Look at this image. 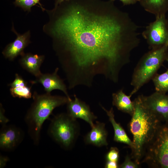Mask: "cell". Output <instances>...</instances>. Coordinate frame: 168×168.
<instances>
[{
    "label": "cell",
    "mask_w": 168,
    "mask_h": 168,
    "mask_svg": "<svg viewBox=\"0 0 168 168\" xmlns=\"http://www.w3.org/2000/svg\"><path fill=\"white\" fill-rule=\"evenodd\" d=\"M114 2L115 0H110ZM121 2L124 6L133 4L136 3L138 0H119Z\"/></svg>",
    "instance_id": "cell-27"
},
{
    "label": "cell",
    "mask_w": 168,
    "mask_h": 168,
    "mask_svg": "<svg viewBox=\"0 0 168 168\" xmlns=\"http://www.w3.org/2000/svg\"><path fill=\"white\" fill-rule=\"evenodd\" d=\"M152 80L156 91L165 94L168 93V69L163 73H157Z\"/></svg>",
    "instance_id": "cell-18"
},
{
    "label": "cell",
    "mask_w": 168,
    "mask_h": 168,
    "mask_svg": "<svg viewBox=\"0 0 168 168\" xmlns=\"http://www.w3.org/2000/svg\"><path fill=\"white\" fill-rule=\"evenodd\" d=\"M51 137L62 147L66 149L73 146L80 132L76 119L67 113H61L55 116L49 128Z\"/></svg>",
    "instance_id": "cell-6"
},
{
    "label": "cell",
    "mask_w": 168,
    "mask_h": 168,
    "mask_svg": "<svg viewBox=\"0 0 168 168\" xmlns=\"http://www.w3.org/2000/svg\"><path fill=\"white\" fill-rule=\"evenodd\" d=\"M43 26L72 89L91 87L101 75L118 82L140 43L139 27L110 0L65 1L50 10Z\"/></svg>",
    "instance_id": "cell-1"
},
{
    "label": "cell",
    "mask_w": 168,
    "mask_h": 168,
    "mask_svg": "<svg viewBox=\"0 0 168 168\" xmlns=\"http://www.w3.org/2000/svg\"><path fill=\"white\" fill-rule=\"evenodd\" d=\"M55 1V6H56L65 1L69 0H54Z\"/></svg>",
    "instance_id": "cell-28"
},
{
    "label": "cell",
    "mask_w": 168,
    "mask_h": 168,
    "mask_svg": "<svg viewBox=\"0 0 168 168\" xmlns=\"http://www.w3.org/2000/svg\"><path fill=\"white\" fill-rule=\"evenodd\" d=\"M144 10L156 17L165 16L168 11V0H138Z\"/></svg>",
    "instance_id": "cell-17"
},
{
    "label": "cell",
    "mask_w": 168,
    "mask_h": 168,
    "mask_svg": "<svg viewBox=\"0 0 168 168\" xmlns=\"http://www.w3.org/2000/svg\"><path fill=\"white\" fill-rule=\"evenodd\" d=\"M74 99L68 100L67 103V113L72 118L81 119L88 123L91 127L97 117L91 111L89 106L74 95Z\"/></svg>",
    "instance_id": "cell-9"
},
{
    "label": "cell",
    "mask_w": 168,
    "mask_h": 168,
    "mask_svg": "<svg viewBox=\"0 0 168 168\" xmlns=\"http://www.w3.org/2000/svg\"><path fill=\"white\" fill-rule=\"evenodd\" d=\"M145 108L161 122L168 123V94L156 91L148 96H139Z\"/></svg>",
    "instance_id": "cell-8"
},
{
    "label": "cell",
    "mask_w": 168,
    "mask_h": 168,
    "mask_svg": "<svg viewBox=\"0 0 168 168\" xmlns=\"http://www.w3.org/2000/svg\"><path fill=\"white\" fill-rule=\"evenodd\" d=\"M142 163L152 168H168V123L158 128L145 150Z\"/></svg>",
    "instance_id": "cell-5"
},
{
    "label": "cell",
    "mask_w": 168,
    "mask_h": 168,
    "mask_svg": "<svg viewBox=\"0 0 168 168\" xmlns=\"http://www.w3.org/2000/svg\"><path fill=\"white\" fill-rule=\"evenodd\" d=\"M106 161L118 162L119 157V151L115 147H111L106 155Z\"/></svg>",
    "instance_id": "cell-22"
},
{
    "label": "cell",
    "mask_w": 168,
    "mask_h": 168,
    "mask_svg": "<svg viewBox=\"0 0 168 168\" xmlns=\"http://www.w3.org/2000/svg\"><path fill=\"white\" fill-rule=\"evenodd\" d=\"M4 111L1 104L0 109V122L2 126L5 125L9 121V119L4 115Z\"/></svg>",
    "instance_id": "cell-24"
},
{
    "label": "cell",
    "mask_w": 168,
    "mask_h": 168,
    "mask_svg": "<svg viewBox=\"0 0 168 168\" xmlns=\"http://www.w3.org/2000/svg\"><path fill=\"white\" fill-rule=\"evenodd\" d=\"M168 62V56L166 58V60Z\"/></svg>",
    "instance_id": "cell-30"
},
{
    "label": "cell",
    "mask_w": 168,
    "mask_h": 168,
    "mask_svg": "<svg viewBox=\"0 0 168 168\" xmlns=\"http://www.w3.org/2000/svg\"><path fill=\"white\" fill-rule=\"evenodd\" d=\"M14 3L28 12H30L31 8L37 4L33 0H15Z\"/></svg>",
    "instance_id": "cell-20"
},
{
    "label": "cell",
    "mask_w": 168,
    "mask_h": 168,
    "mask_svg": "<svg viewBox=\"0 0 168 168\" xmlns=\"http://www.w3.org/2000/svg\"><path fill=\"white\" fill-rule=\"evenodd\" d=\"M91 128V131L84 137L85 143L98 147L107 146L108 144L107 141L108 132L105 124L96 121Z\"/></svg>",
    "instance_id": "cell-13"
},
{
    "label": "cell",
    "mask_w": 168,
    "mask_h": 168,
    "mask_svg": "<svg viewBox=\"0 0 168 168\" xmlns=\"http://www.w3.org/2000/svg\"><path fill=\"white\" fill-rule=\"evenodd\" d=\"M100 105L106 112L109 120L112 125L114 132V141L116 142L126 144L132 149L133 147V141L129 138L121 125L116 121L113 108L112 107L110 110H108L101 104H100Z\"/></svg>",
    "instance_id": "cell-15"
},
{
    "label": "cell",
    "mask_w": 168,
    "mask_h": 168,
    "mask_svg": "<svg viewBox=\"0 0 168 168\" xmlns=\"http://www.w3.org/2000/svg\"><path fill=\"white\" fill-rule=\"evenodd\" d=\"M12 30L16 35V38L14 41L8 44L2 52L4 57L11 61L19 55H23L24 49L31 43L29 31L21 34L17 32L13 26Z\"/></svg>",
    "instance_id": "cell-11"
},
{
    "label": "cell",
    "mask_w": 168,
    "mask_h": 168,
    "mask_svg": "<svg viewBox=\"0 0 168 168\" xmlns=\"http://www.w3.org/2000/svg\"><path fill=\"white\" fill-rule=\"evenodd\" d=\"M58 68H57L52 74H42L35 81L31 82L32 84L37 83L41 84L46 93H50L53 90L58 89L62 91L69 100L71 98L68 93L66 86L63 80L57 74Z\"/></svg>",
    "instance_id": "cell-12"
},
{
    "label": "cell",
    "mask_w": 168,
    "mask_h": 168,
    "mask_svg": "<svg viewBox=\"0 0 168 168\" xmlns=\"http://www.w3.org/2000/svg\"><path fill=\"white\" fill-rule=\"evenodd\" d=\"M133 101L134 111L128 124L133 136V147L130 155L140 165L145 150L161 122L145 108L139 96Z\"/></svg>",
    "instance_id": "cell-2"
},
{
    "label": "cell",
    "mask_w": 168,
    "mask_h": 168,
    "mask_svg": "<svg viewBox=\"0 0 168 168\" xmlns=\"http://www.w3.org/2000/svg\"><path fill=\"white\" fill-rule=\"evenodd\" d=\"M105 167L106 168H119V165L118 162L106 161Z\"/></svg>",
    "instance_id": "cell-25"
},
{
    "label": "cell",
    "mask_w": 168,
    "mask_h": 168,
    "mask_svg": "<svg viewBox=\"0 0 168 168\" xmlns=\"http://www.w3.org/2000/svg\"><path fill=\"white\" fill-rule=\"evenodd\" d=\"M33 0L34 1H35L37 3V4H39L42 10L43 11L45 10V9L42 7L41 4L40 3V0Z\"/></svg>",
    "instance_id": "cell-29"
},
{
    "label": "cell",
    "mask_w": 168,
    "mask_h": 168,
    "mask_svg": "<svg viewBox=\"0 0 168 168\" xmlns=\"http://www.w3.org/2000/svg\"><path fill=\"white\" fill-rule=\"evenodd\" d=\"M8 161L9 158L7 157L1 156H0V168H2L4 167Z\"/></svg>",
    "instance_id": "cell-26"
},
{
    "label": "cell",
    "mask_w": 168,
    "mask_h": 168,
    "mask_svg": "<svg viewBox=\"0 0 168 168\" xmlns=\"http://www.w3.org/2000/svg\"><path fill=\"white\" fill-rule=\"evenodd\" d=\"M21 56L19 60L21 66L36 78L40 77L42 74L40 68L44 61V56L30 53H24Z\"/></svg>",
    "instance_id": "cell-14"
},
{
    "label": "cell",
    "mask_w": 168,
    "mask_h": 168,
    "mask_svg": "<svg viewBox=\"0 0 168 168\" xmlns=\"http://www.w3.org/2000/svg\"><path fill=\"white\" fill-rule=\"evenodd\" d=\"M0 133V147L5 151L15 149L21 142L24 137L22 131L12 125L2 126Z\"/></svg>",
    "instance_id": "cell-10"
},
{
    "label": "cell",
    "mask_w": 168,
    "mask_h": 168,
    "mask_svg": "<svg viewBox=\"0 0 168 168\" xmlns=\"http://www.w3.org/2000/svg\"><path fill=\"white\" fill-rule=\"evenodd\" d=\"M27 82L18 74H15V78L14 81L8 85L11 87H16L26 86Z\"/></svg>",
    "instance_id": "cell-23"
},
{
    "label": "cell",
    "mask_w": 168,
    "mask_h": 168,
    "mask_svg": "<svg viewBox=\"0 0 168 168\" xmlns=\"http://www.w3.org/2000/svg\"><path fill=\"white\" fill-rule=\"evenodd\" d=\"M132 96L130 94L126 95L122 89H120L113 93L112 105L119 110L132 116L134 109L133 102L131 100Z\"/></svg>",
    "instance_id": "cell-16"
},
{
    "label": "cell",
    "mask_w": 168,
    "mask_h": 168,
    "mask_svg": "<svg viewBox=\"0 0 168 168\" xmlns=\"http://www.w3.org/2000/svg\"><path fill=\"white\" fill-rule=\"evenodd\" d=\"M168 56V44L151 49L142 56L133 73L130 84L133 89L130 95L135 94L152 79Z\"/></svg>",
    "instance_id": "cell-4"
},
{
    "label": "cell",
    "mask_w": 168,
    "mask_h": 168,
    "mask_svg": "<svg viewBox=\"0 0 168 168\" xmlns=\"http://www.w3.org/2000/svg\"><path fill=\"white\" fill-rule=\"evenodd\" d=\"M34 101L25 117L28 132L34 143L38 144L43 123L56 107L67 104L66 96H52L50 93L38 94L35 91Z\"/></svg>",
    "instance_id": "cell-3"
},
{
    "label": "cell",
    "mask_w": 168,
    "mask_h": 168,
    "mask_svg": "<svg viewBox=\"0 0 168 168\" xmlns=\"http://www.w3.org/2000/svg\"><path fill=\"white\" fill-rule=\"evenodd\" d=\"M31 87L25 86L16 87H11L10 92L14 97L29 99L32 96Z\"/></svg>",
    "instance_id": "cell-19"
},
{
    "label": "cell",
    "mask_w": 168,
    "mask_h": 168,
    "mask_svg": "<svg viewBox=\"0 0 168 168\" xmlns=\"http://www.w3.org/2000/svg\"><path fill=\"white\" fill-rule=\"evenodd\" d=\"M142 35L150 49L168 44V20L165 16L156 17L143 31Z\"/></svg>",
    "instance_id": "cell-7"
},
{
    "label": "cell",
    "mask_w": 168,
    "mask_h": 168,
    "mask_svg": "<svg viewBox=\"0 0 168 168\" xmlns=\"http://www.w3.org/2000/svg\"><path fill=\"white\" fill-rule=\"evenodd\" d=\"M132 159L130 155L127 154L125 156L124 162L119 165L120 168H138L140 167L139 164L135 162Z\"/></svg>",
    "instance_id": "cell-21"
}]
</instances>
